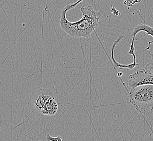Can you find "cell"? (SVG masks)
Instances as JSON below:
<instances>
[{
  "instance_id": "cell-1",
  "label": "cell",
  "mask_w": 153,
  "mask_h": 141,
  "mask_svg": "<svg viewBox=\"0 0 153 141\" xmlns=\"http://www.w3.org/2000/svg\"><path fill=\"white\" fill-rule=\"evenodd\" d=\"M83 0L68 4L62 9L60 26L73 38H88L95 32L100 19V13L91 6H84Z\"/></svg>"
},
{
  "instance_id": "cell-6",
  "label": "cell",
  "mask_w": 153,
  "mask_h": 141,
  "mask_svg": "<svg viewBox=\"0 0 153 141\" xmlns=\"http://www.w3.org/2000/svg\"><path fill=\"white\" fill-rule=\"evenodd\" d=\"M141 0H125L124 2V4L128 7H132L135 3H140Z\"/></svg>"
},
{
  "instance_id": "cell-3",
  "label": "cell",
  "mask_w": 153,
  "mask_h": 141,
  "mask_svg": "<svg viewBox=\"0 0 153 141\" xmlns=\"http://www.w3.org/2000/svg\"><path fill=\"white\" fill-rule=\"evenodd\" d=\"M53 96L46 90H39L35 91L30 96L28 104L33 114L40 116L48 103L53 99Z\"/></svg>"
},
{
  "instance_id": "cell-7",
  "label": "cell",
  "mask_w": 153,
  "mask_h": 141,
  "mask_svg": "<svg viewBox=\"0 0 153 141\" xmlns=\"http://www.w3.org/2000/svg\"><path fill=\"white\" fill-rule=\"evenodd\" d=\"M150 56H151V57H152V60H153V53L151 54H150ZM146 68H149V69L152 70L153 71V63H149V64H148L147 65H146Z\"/></svg>"
},
{
  "instance_id": "cell-5",
  "label": "cell",
  "mask_w": 153,
  "mask_h": 141,
  "mask_svg": "<svg viewBox=\"0 0 153 141\" xmlns=\"http://www.w3.org/2000/svg\"><path fill=\"white\" fill-rule=\"evenodd\" d=\"M46 140L47 141H62V137L60 136H58L57 137H52L50 134H47Z\"/></svg>"
},
{
  "instance_id": "cell-2",
  "label": "cell",
  "mask_w": 153,
  "mask_h": 141,
  "mask_svg": "<svg viewBox=\"0 0 153 141\" xmlns=\"http://www.w3.org/2000/svg\"><path fill=\"white\" fill-rule=\"evenodd\" d=\"M129 103L133 104L144 117L153 111V85H143L131 88Z\"/></svg>"
},
{
  "instance_id": "cell-4",
  "label": "cell",
  "mask_w": 153,
  "mask_h": 141,
  "mask_svg": "<svg viewBox=\"0 0 153 141\" xmlns=\"http://www.w3.org/2000/svg\"><path fill=\"white\" fill-rule=\"evenodd\" d=\"M143 85H153V71L146 67L136 70L128 78V85L130 88Z\"/></svg>"
},
{
  "instance_id": "cell-8",
  "label": "cell",
  "mask_w": 153,
  "mask_h": 141,
  "mask_svg": "<svg viewBox=\"0 0 153 141\" xmlns=\"http://www.w3.org/2000/svg\"><path fill=\"white\" fill-rule=\"evenodd\" d=\"M122 72H121V73H118V76H122Z\"/></svg>"
}]
</instances>
